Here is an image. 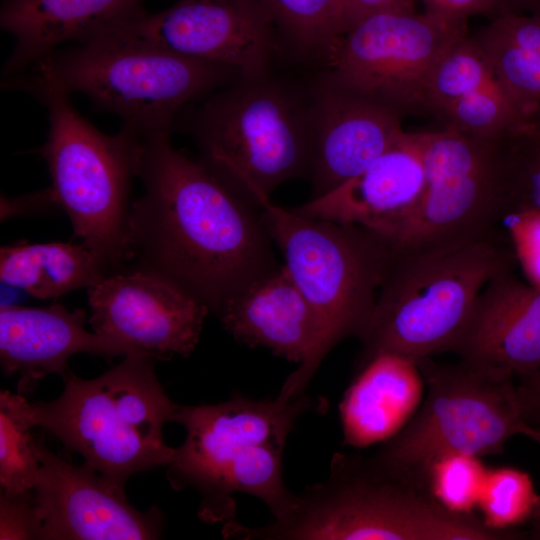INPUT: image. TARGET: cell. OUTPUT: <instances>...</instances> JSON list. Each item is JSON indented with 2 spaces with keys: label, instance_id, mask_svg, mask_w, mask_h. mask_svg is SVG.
<instances>
[{
  "label": "cell",
  "instance_id": "cell-27",
  "mask_svg": "<svg viewBox=\"0 0 540 540\" xmlns=\"http://www.w3.org/2000/svg\"><path fill=\"white\" fill-rule=\"evenodd\" d=\"M30 403L20 393H0L1 493L15 495L33 490L40 467L38 442Z\"/></svg>",
  "mask_w": 540,
  "mask_h": 540
},
{
  "label": "cell",
  "instance_id": "cell-30",
  "mask_svg": "<svg viewBox=\"0 0 540 540\" xmlns=\"http://www.w3.org/2000/svg\"><path fill=\"white\" fill-rule=\"evenodd\" d=\"M538 501L539 494L527 472L501 467L485 472L477 504L488 526L515 530L530 521Z\"/></svg>",
  "mask_w": 540,
  "mask_h": 540
},
{
  "label": "cell",
  "instance_id": "cell-32",
  "mask_svg": "<svg viewBox=\"0 0 540 540\" xmlns=\"http://www.w3.org/2000/svg\"><path fill=\"white\" fill-rule=\"evenodd\" d=\"M485 472L479 458L454 455L438 461L429 483L435 496L448 508L471 513L477 504Z\"/></svg>",
  "mask_w": 540,
  "mask_h": 540
},
{
  "label": "cell",
  "instance_id": "cell-1",
  "mask_svg": "<svg viewBox=\"0 0 540 540\" xmlns=\"http://www.w3.org/2000/svg\"><path fill=\"white\" fill-rule=\"evenodd\" d=\"M169 132L141 136L143 193L129 215L133 267L166 277L217 315L280 264L257 206L176 150Z\"/></svg>",
  "mask_w": 540,
  "mask_h": 540
},
{
  "label": "cell",
  "instance_id": "cell-6",
  "mask_svg": "<svg viewBox=\"0 0 540 540\" xmlns=\"http://www.w3.org/2000/svg\"><path fill=\"white\" fill-rule=\"evenodd\" d=\"M190 124L200 161L259 208L281 184L309 176L310 100L269 73L219 88Z\"/></svg>",
  "mask_w": 540,
  "mask_h": 540
},
{
  "label": "cell",
  "instance_id": "cell-24",
  "mask_svg": "<svg viewBox=\"0 0 540 540\" xmlns=\"http://www.w3.org/2000/svg\"><path fill=\"white\" fill-rule=\"evenodd\" d=\"M472 37L527 125L540 121V10L499 14Z\"/></svg>",
  "mask_w": 540,
  "mask_h": 540
},
{
  "label": "cell",
  "instance_id": "cell-36",
  "mask_svg": "<svg viewBox=\"0 0 540 540\" xmlns=\"http://www.w3.org/2000/svg\"><path fill=\"white\" fill-rule=\"evenodd\" d=\"M515 383L523 418L540 443V368L515 377Z\"/></svg>",
  "mask_w": 540,
  "mask_h": 540
},
{
  "label": "cell",
  "instance_id": "cell-13",
  "mask_svg": "<svg viewBox=\"0 0 540 540\" xmlns=\"http://www.w3.org/2000/svg\"><path fill=\"white\" fill-rule=\"evenodd\" d=\"M99 335L120 339L155 360L188 357L196 348L208 307L166 277L127 267L88 288Z\"/></svg>",
  "mask_w": 540,
  "mask_h": 540
},
{
  "label": "cell",
  "instance_id": "cell-7",
  "mask_svg": "<svg viewBox=\"0 0 540 540\" xmlns=\"http://www.w3.org/2000/svg\"><path fill=\"white\" fill-rule=\"evenodd\" d=\"M68 93L49 89L35 97L48 110L47 162L52 201L69 217L74 235L109 274L132 262L129 195L138 175L142 137L126 128L108 135L73 107Z\"/></svg>",
  "mask_w": 540,
  "mask_h": 540
},
{
  "label": "cell",
  "instance_id": "cell-25",
  "mask_svg": "<svg viewBox=\"0 0 540 540\" xmlns=\"http://www.w3.org/2000/svg\"><path fill=\"white\" fill-rule=\"evenodd\" d=\"M108 274L101 260L83 244L20 243L0 249L1 281L40 299L90 288Z\"/></svg>",
  "mask_w": 540,
  "mask_h": 540
},
{
  "label": "cell",
  "instance_id": "cell-19",
  "mask_svg": "<svg viewBox=\"0 0 540 540\" xmlns=\"http://www.w3.org/2000/svg\"><path fill=\"white\" fill-rule=\"evenodd\" d=\"M449 352L514 378L540 368V289L514 271L493 278Z\"/></svg>",
  "mask_w": 540,
  "mask_h": 540
},
{
  "label": "cell",
  "instance_id": "cell-35",
  "mask_svg": "<svg viewBox=\"0 0 540 540\" xmlns=\"http://www.w3.org/2000/svg\"><path fill=\"white\" fill-rule=\"evenodd\" d=\"M424 12L453 21H465L470 16L502 14L499 0H420Z\"/></svg>",
  "mask_w": 540,
  "mask_h": 540
},
{
  "label": "cell",
  "instance_id": "cell-28",
  "mask_svg": "<svg viewBox=\"0 0 540 540\" xmlns=\"http://www.w3.org/2000/svg\"><path fill=\"white\" fill-rule=\"evenodd\" d=\"M434 116L443 129L480 139L504 138L527 125L496 78L443 106Z\"/></svg>",
  "mask_w": 540,
  "mask_h": 540
},
{
  "label": "cell",
  "instance_id": "cell-16",
  "mask_svg": "<svg viewBox=\"0 0 540 540\" xmlns=\"http://www.w3.org/2000/svg\"><path fill=\"white\" fill-rule=\"evenodd\" d=\"M217 316L237 341L298 363L278 396L304 395L327 355L324 328L283 264L228 300Z\"/></svg>",
  "mask_w": 540,
  "mask_h": 540
},
{
  "label": "cell",
  "instance_id": "cell-37",
  "mask_svg": "<svg viewBox=\"0 0 540 540\" xmlns=\"http://www.w3.org/2000/svg\"><path fill=\"white\" fill-rule=\"evenodd\" d=\"M352 22L360 18L385 10L414 9L411 0H346ZM352 23V24H353Z\"/></svg>",
  "mask_w": 540,
  "mask_h": 540
},
{
  "label": "cell",
  "instance_id": "cell-11",
  "mask_svg": "<svg viewBox=\"0 0 540 540\" xmlns=\"http://www.w3.org/2000/svg\"><path fill=\"white\" fill-rule=\"evenodd\" d=\"M467 34L465 21L414 9L375 12L354 22L324 57L321 80L382 103L402 116L427 113L431 75Z\"/></svg>",
  "mask_w": 540,
  "mask_h": 540
},
{
  "label": "cell",
  "instance_id": "cell-33",
  "mask_svg": "<svg viewBox=\"0 0 540 540\" xmlns=\"http://www.w3.org/2000/svg\"><path fill=\"white\" fill-rule=\"evenodd\" d=\"M505 221L517 262L529 284L540 289V210H518Z\"/></svg>",
  "mask_w": 540,
  "mask_h": 540
},
{
  "label": "cell",
  "instance_id": "cell-39",
  "mask_svg": "<svg viewBox=\"0 0 540 540\" xmlns=\"http://www.w3.org/2000/svg\"><path fill=\"white\" fill-rule=\"evenodd\" d=\"M529 523L530 531L527 533V536L531 539L540 540V494L538 504Z\"/></svg>",
  "mask_w": 540,
  "mask_h": 540
},
{
  "label": "cell",
  "instance_id": "cell-4",
  "mask_svg": "<svg viewBox=\"0 0 540 540\" xmlns=\"http://www.w3.org/2000/svg\"><path fill=\"white\" fill-rule=\"evenodd\" d=\"M238 77L225 65L112 30L56 50L21 74L4 79L2 87L34 96L49 89L81 93L99 110L118 116L123 128L145 136L170 131L181 108Z\"/></svg>",
  "mask_w": 540,
  "mask_h": 540
},
{
  "label": "cell",
  "instance_id": "cell-14",
  "mask_svg": "<svg viewBox=\"0 0 540 540\" xmlns=\"http://www.w3.org/2000/svg\"><path fill=\"white\" fill-rule=\"evenodd\" d=\"M40 467L33 488L44 540L157 539L163 529L158 507L136 510L124 488L83 464L75 466L38 442Z\"/></svg>",
  "mask_w": 540,
  "mask_h": 540
},
{
  "label": "cell",
  "instance_id": "cell-10",
  "mask_svg": "<svg viewBox=\"0 0 540 540\" xmlns=\"http://www.w3.org/2000/svg\"><path fill=\"white\" fill-rule=\"evenodd\" d=\"M261 213L283 265L322 322L326 354L358 338L390 258L386 241L359 225L307 217L271 200Z\"/></svg>",
  "mask_w": 540,
  "mask_h": 540
},
{
  "label": "cell",
  "instance_id": "cell-2",
  "mask_svg": "<svg viewBox=\"0 0 540 540\" xmlns=\"http://www.w3.org/2000/svg\"><path fill=\"white\" fill-rule=\"evenodd\" d=\"M243 540H514L516 530L488 526L445 506L431 488L378 455L336 453L327 478L298 495L283 520L236 524Z\"/></svg>",
  "mask_w": 540,
  "mask_h": 540
},
{
  "label": "cell",
  "instance_id": "cell-31",
  "mask_svg": "<svg viewBox=\"0 0 540 540\" xmlns=\"http://www.w3.org/2000/svg\"><path fill=\"white\" fill-rule=\"evenodd\" d=\"M507 143L515 211L540 210V121L508 136Z\"/></svg>",
  "mask_w": 540,
  "mask_h": 540
},
{
  "label": "cell",
  "instance_id": "cell-12",
  "mask_svg": "<svg viewBox=\"0 0 540 540\" xmlns=\"http://www.w3.org/2000/svg\"><path fill=\"white\" fill-rule=\"evenodd\" d=\"M274 28L259 0H178L113 30L254 78L269 73L276 48Z\"/></svg>",
  "mask_w": 540,
  "mask_h": 540
},
{
  "label": "cell",
  "instance_id": "cell-9",
  "mask_svg": "<svg viewBox=\"0 0 540 540\" xmlns=\"http://www.w3.org/2000/svg\"><path fill=\"white\" fill-rule=\"evenodd\" d=\"M413 135L425 186L411 211L380 236L389 248L432 247L500 229L515 210L508 136L480 139L447 129Z\"/></svg>",
  "mask_w": 540,
  "mask_h": 540
},
{
  "label": "cell",
  "instance_id": "cell-17",
  "mask_svg": "<svg viewBox=\"0 0 540 540\" xmlns=\"http://www.w3.org/2000/svg\"><path fill=\"white\" fill-rule=\"evenodd\" d=\"M311 198L359 175L404 135L402 116L368 97L319 79L310 98Z\"/></svg>",
  "mask_w": 540,
  "mask_h": 540
},
{
  "label": "cell",
  "instance_id": "cell-21",
  "mask_svg": "<svg viewBox=\"0 0 540 540\" xmlns=\"http://www.w3.org/2000/svg\"><path fill=\"white\" fill-rule=\"evenodd\" d=\"M144 0H1L0 28L15 42L3 79L21 74L67 42L81 44L145 13Z\"/></svg>",
  "mask_w": 540,
  "mask_h": 540
},
{
  "label": "cell",
  "instance_id": "cell-38",
  "mask_svg": "<svg viewBox=\"0 0 540 540\" xmlns=\"http://www.w3.org/2000/svg\"><path fill=\"white\" fill-rule=\"evenodd\" d=\"M503 13H529L540 10V0H499Z\"/></svg>",
  "mask_w": 540,
  "mask_h": 540
},
{
  "label": "cell",
  "instance_id": "cell-15",
  "mask_svg": "<svg viewBox=\"0 0 540 540\" xmlns=\"http://www.w3.org/2000/svg\"><path fill=\"white\" fill-rule=\"evenodd\" d=\"M318 407L305 395L274 400L235 395L217 404L178 405L174 422L185 428L186 437L167 465L171 487L194 489L213 469L248 446L285 443L298 418Z\"/></svg>",
  "mask_w": 540,
  "mask_h": 540
},
{
  "label": "cell",
  "instance_id": "cell-3",
  "mask_svg": "<svg viewBox=\"0 0 540 540\" xmlns=\"http://www.w3.org/2000/svg\"><path fill=\"white\" fill-rule=\"evenodd\" d=\"M517 262L506 229L432 247L393 251L358 337L357 369L380 354L414 362L449 352L485 286Z\"/></svg>",
  "mask_w": 540,
  "mask_h": 540
},
{
  "label": "cell",
  "instance_id": "cell-29",
  "mask_svg": "<svg viewBox=\"0 0 540 540\" xmlns=\"http://www.w3.org/2000/svg\"><path fill=\"white\" fill-rule=\"evenodd\" d=\"M495 80L481 47L468 34L458 39L436 65L427 89V113L434 115L453 100Z\"/></svg>",
  "mask_w": 540,
  "mask_h": 540
},
{
  "label": "cell",
  "instance_id": "cell-5",
  "mask_svg": "<svg viewBox=\"0 0 540 540\" xmlns=\"http://www.w3.org/2000/svg\"><path fill=\"white\" fill-rule=\"evenodd\" d=\"M154 360L130 354L90 380L70 372L57 399L30 403L34 426L120 488L135 473L168 465L175 448L162 433L167 422H174L178 405L158 381Z\"/></svg>",
  "mask_w": 540,
  "mask_h": 540
},
{
  "label": "cell",
  "instance_id": "cell-20",
  "mask_svg": "<svg viewBox=\"0 0 540 540\" xmlns=\"http://www.w3.org/2000/svg\"><path fill=\"white\" fill-rule=\"evenodd\" d=\"M425 171L413 133L402 138L356 177L293 208L307 217L355 224L382 236L419 200Z\"/></svg>",
  "mask_w": 540,
  "mask_h": 540
},
{
  "label": "cell",
  "instance_id": "cell-8",
  "mask_svg": "<svg viewBox=\"0 0 540 540\" xmlns=\"http://www.w3.org/2000/svg\"><path fill=\"white\" fill-rule=\"evenodd\" d=\"M427 394L411 420L376 455L430 487L434 465L449 456L502 454L515 435L536 441L520 408L515 378L466 361L415 362Z\"/></svg>",
  "mask_w": 540,
  "mask_h": 540
},
{
  "label": "cell",
  "instance_id": "cell-22",
  "mask_svg": "<svg viewBox=\"0 0 540 540\" xmlns=\"http://www.w3.org/2000/svg\"><path fill=\"white\" fill-rule=\"evenodd\" d=\"M357 371L340 405L345 443L389 440L420 407L421 373L414 361L394 354L377 355Z\"/></svg>",
  "mask_w": 540,
  "mask_h": 540
},
{
  "label": "cell",
  "instance_id": "cell-18",
  "mask_svg": "<svg viewBox=\"0 0 540 540\" xmlns=\"http://www.w3.org/2000/svg\"><path fill=\"white\" fill-rule=\"evenodd\" d=\"M87 313L62 304L0 307V364L3 374H19L18 393L33 391L40 379L69 373L68 359L77 353L112 357L145 354L120 339L85 329ZM148 355V354H147Z\"/></svg>",
  "mask_w": 540,
  "mask_h": 540
},
{
  "label": "cell",
  "instance_id": "cell-34",
  "mask_svg": "<svg viewBox=\"0 0 540 540\" xmlns=\"http://www.w3.org/2000/svg\"><path fill=\"white\" fill-rule=\"evenodd\" d=\"M0 539H42L33 490L15 495L1 493Z\"/></svg>",
  "mask_w": 540,
  "mask_h": 540
},
{
  "label": "cell",
  "instance_id": "cell-26",
  "mask_svg": "<svg viewBox=\"0 0 540 540\" xmlns=\"http://www.w3.org/2000/svg\"><path fill=\"white\" fill-rule=\"evenodd\" d=\"M300 53L322 59L351 25L346 0H259Z\"/></svg>",
  "mask_w": 540,
  "mask_h": 540
},
{
  "label": "cell",
  "instance_id": "cell-23",
  "mask_svg": "<svg viewBox=\"0 0 540 540\" xmlns=\"http://www.w3.org/2000/svg\"><path fill=\"white\" fill-rule=\"evenodd\" d=\"M285 443L266 442L248 446L211 471L196 487L201 496L199 518L209 524L236 520L235 492L259 498L274 520L285 519L295 508L298 495L282 478Z\"/></svg>",
  "mask_w": 540,
  "mask_h": 540
}]
</instances>
